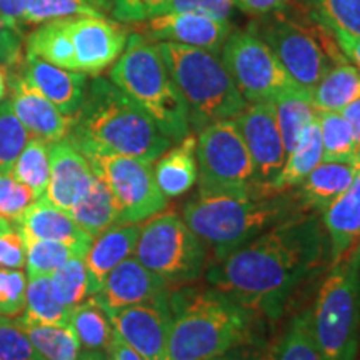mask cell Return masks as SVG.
Here are the masks:
<instances>
[{
	"label": "cell",
	"instance_id": "35",
	"mask_svg": "<svg viewBox=\"0 0 360 360\" xmlns=\"http://www.w3.org/2000/svg\"><path fill=\"white\" fill-rule=\"evenodd\" d=\"M19 182L32 191L35 199H42L51 177V164H49V143L34 137L29 139L24 150L17 157L11 167Z\"/></svg>",
	"mask_w": 360,
	"mask_h": 360
},
{
	"label": "cell",
	"instance_id": "44",
	"mask_svg": "<svg viewBox=\"0 0 360 360\" xmlns=\"http://www.w3.org/2000/svg\"><path fill=\"white\" fill-rule=\"evenodd\" d=\"M27 278L20 269L0 267V317H17L24 312Z\"/></svg>",
	"mask_w": 360,
	"mask_h": 360
},
{
	"label": "cell",
	"instance_id": "6",
	"mask_svg": "<svg viewBox=\"0 0 360 360\" xmlns=\"http://www.w3.org/2000/svg\"><path fill=\"white\" fill-rule=\"evenodd\" d=\"M169 74L188 109L191 127L231 120L247 107L231 74L215 53L175 42H157Z\"/></svg>",
	"mask_w": 360,
	"mask_h": 360
},
{
	"label": "cell",
	"instance_id": "36",
	"mask_svg": "<svg viewBox=\"0 0 360 360\" xmlns=\"http://www.w3.org/2000/svg\"><path fill=\"white\" fill-rule=\"evenodd\" d=\"M319 127L322 135L323 160L349 162L357 159V142L352 127L340 112L317 110Z\"/></svg>",
	"mask_w": 360,
	"mask_h": 360
},
{
	"label": "cell",
	"instance_id": "57",
	"mask_svg": "<svg viewBox=\"0 0 360 360\" xmlns=\"http://www.w3.org/2000/svg\"><path fill=\"white\" fill-rule=\"evenodd\" d=\"M90 4H92L94 7H97L98 11L101 12H109L110 8H112V2H114V0H89Z\"/></svg>",
	"mask_w": 360,
	"mask_h": 360
},
{
	"label": "cell",
	"instance_id": "14",
	"mask_svg": "<svg viewBox=\"0 0 360 360\" xmlns=\"http://www.w3.org/2000/svg\"><path fill=\"white\" fill-rule=\"evenodd\" d=\"M64 25L75 53L77 72L97 75L110 67L127 42V29L105 17H67Z\"/></svg>",
	"mask_w": 360,
	"mask_h": 360
},
{
	"label": "cell",
	"instance_id": "45",
	"mask_svg": "<svg viewBox=\"0 0 360 360\" xmlns=\"http://www.w3.org/2000/svg\"><path fill=\"white\" fill-rule=\"evenodd\" d=\"M172 0H114L112 17L124 24L147 22L162 13H167Z\"/></svg>",
	"mask_w": 360,
	"mask_h": 360
},
{
	"label": "cell",
	"instance_id": "7",
	"mask_svg": "<svg viewBox=\"0 0 360 360\" xmlns=\"http://www.w3.org/2000/svg\"><path fill=\"white\" fill-rule=\"evenodd\" d=\"M170 323L164 360H212L244 339L242 307L222 294L180 299Z\"/></svg>",
	"mask_w": 360,
	"mask_h": 360
},
{
	"label": "cell",
	"instance_id": "32",
	"mask_svg": "<svg viewBox=\"0 0 360 360\" xmlns=\"http://www.w3.org/2000/svg\"><path fill=\"white\" fill-rule=\"evenodd\" d=\"M25 52L34 53L42 60L67 70H75V53L67 34L64 19L40 24L25 39Z\"/></svg>",
	"mask_w": 360,
	"mask_h": 360
},
{
	"label": "cell",
	"instance_id": "33",
	"mask_svg": "<svg viewBox=\"0 0 360 360\" xmlns=\"http://www.w3.org/2000/svg\"><path fill=\"white\" fill-rule=\"evenodd\" d=\"M290 6L327 27L360 37V0H290Z\"/></svg>",
	"mask_w": 360,
	"mask_h": 360
},
{
	"label": "cell",
	"instance_id": "29",
	"mask_svg": "<svg viewBox=\"0 0 360 360\" xmlns=\"http://www.w3.org/2000/svg\"><path fill=\"white\" fill-rule=\"evenodd\" d=\"M272 103L283 146L289 155L302 137L305 127L317 117V109L314 107L309 90L302 87L283 94Z\"/></svg>",
	"mask_w": 360,
	"mask_h": 360
},
{
	"label": "cell",
	"instance_id": "20",
	"mask_svg": "<svg viewBox=\"0 0 360 360\" xmlns=\"http://www.w3.org/2000/svg\"><path fill=\"white\" fill-rule=\"evenodd\" d=\"M20 72L65 117L72 119L80 110L89 87L87 74L49 64L29 52H25Z\"/></svg>",
	"mask_w": 360,
	"mask_h": 360
},
{
	"label": "cell",
	"instance_id": "59",
	"mask_svg": "<svg viewBox=\"0 0 360 360\" xmlns=\"http://www.w3.org/2000/svg\"><path fill=\"white\" fill-rule=\"evenodd\" d=\"M107 360H112V359H107Z\"/></svg>",
	"mask_w": 360,
	"mask_h": 360
},
{
	"label": "cell",
	"instance_id": "5",
	"mask_svg": "<svg viewBox=\"0 0 360 360\" xmlns=\"http://www.w3.org/2000/svg\"><path fill=\"white\" fill-rule=\"evenodd\" d=\"M247 30L264 40L290 77L309 92L332 67L349 62L334 32L290 4L282 11L255 17Z\"/></svg>",
	"mask_w": 360,
	"mask_h": 360
},
{
	"label": "cell",
	"instance_id": "54",
	"mask_svg": "<svg viewBox=\"0 0 360 360\" xmlns=\"http://www.w3.org/2000/svg\"><path fill=\"white\" fill-rule=\"evenodd\" d=\"M350 260H352L355 278H357V290H359V299H360V244L355 247L354 254L350 255Z\"/></svg>",
	"mask_w": 360,
	"mask_h": 360
},
{
	"label": "cell",
	"instance_id": "15",
	"mask_svg": "<svg viewBox=\"0 0 360 360\" xmlns=\"http://www.w3.org/2000/svg\"><path fill=\"white\" fill-rule=\"evenodd\" d=\"M167 295L152 302L130 305L119 310H109L114 330L125 344L146 360H164L172 309L167 304Z\"/></svg>",
	"mask_w": 360,
	"mask_h": 360
},
{
	"label": "cell",
	"instance_id": "47",
	"mask_svg": "<svg viewBox=\"0 0 360 360\" xmlns=\"http://www.w3.org/2000/svg\"><path fill=\"white\" fill-rule=\"evenodd\" d=\"M25 242L19 229L7 224L0 229V267L22 269L25 265Z\"/></svg>",
	"mask_w": 360,
	"mask_h": 360
},
{
	"label": "cell",
	"instance_id": "49",
	"mask_svg": "<svg viewBox=\"0 0 360 360\" xmlns=\"http://www.w3.org/2000/svg\"><path fill=\"white\" fill-rule=\"evenodd\" d=\"M290 0H233V6L238 11L249 13L252 17H260L265 13L282 11L289 7Z\"/></svg>",
	"mask_w": 360,
	"mask_h": 360
},
{
	"label": "cell",
	"instance_id": "52",
	"mask_svg": "<svg viewBox=\"0 0 360 360\" xmlns=\"http://www.w3.org/2000/svg\"><path fill=\"white\" fill-rule=\"evenodd\" d=\"M109 354L112 360H146L141 354L135 352L129 344H125L115 330H114V339L110 342Z\"/></svg>",
	"mask_w": 360,
	"mask_h": 360
},
{
	"label": "cell",
	"instance_id": "4",
	"mask_svg": "<svg viewBox=\"0 0 360 360\" xmlns=\"http://www.w3.org/2000/svg\"><path fill=\"white\" fill-rule=\"evenodd\" d=\"M292 214L294 200L282 192L252 197L199 195L186 205L184 220L205 249L212 250L217 262Z\"/></svg>",
	"mask_w": 360,
	"mask_h": 360
},
{
	"label": "cell",
	"instance_id": "27",
	"mask_svg": "<svg viewBox=\"0 0 360 360\" xmlns=\"http://www.w3.org/2000/svg\"><path fill=\"white\" fill-rule=\"evenodd\" d=\"M323 160L322 135L317 117L305 127L302 137L297 142L294 150L287 155L281 175L276 180V191L283 192L287 188L300 186L305 177Z\"/></svg>",
	"mask_w": 360,
	"mask_h": 360
},
{
	"label": "cell",
	"instance_id": "26",
	"mask_svg": "<svg viewBox=\"0 0 360 360\" xmlns=\"http://www.w3.org/2000/svg\"><path fill=\"white\" fill-rule=\"evenodd\" d=\"M314 107L321 112H342L360 98V70L349 62L332 67L310 90Z\"/></svg>",
	"mask_w": 360,
	"mask_h": 360
},
{
	"label": "cell",
	"instance_id": "31",
	"mask_svg": "<svg viewBox=\"0 0 360 360\" xmlns=\"http://www.w3.org/2000/svg\"><path fill=\"white\" fill-rule=\"evenodd\" d=\"M70 215L92 237L101 236L103 231L117 224L114 197L101 174L96 172V180L89 193L70 210Z\"/></svg>",
	"mask_w": 360,
	"mask_h": 360
},
{
	"label": "cell",
	"instance_id": "43",
	"mask_svg": "<svg viewBox=\"0 0 360 360\" xmlns=\"http://www.w3.org/2000/svg\"><path fill=\"white\" fill-rule=\"evenodd\" d=\"M0 360H45L11 317H0Z\"/></svg>",
	"mask_w": 360,
	"mask_h": 360
},
{
	"label": "cell",
	"instance_id": "50",
	"mask_svg": "<svg viewBox=\"0 0 360 360\" xmlns=\"http://www.w3.org/2000/svg\"><path fill=\"white\" fill-rule=\"evenodd\" d=\"M334 37L345 58H347L349 62H352V65L357 67L360 70V37L347 32H342V30H334Z\"/></svg>",
	"mask_w": 360,
	"mask_h": 360
},
{
	"label": "cell",
	"instance_id": "1",
	"mask_svg": "<svg viewBox=\"0 0 360 360\" xmlns=\"http://www.w3.org/2000/svg\"><path fill=\"white\" fill-rule=\"evenodd\" d=\"M326 255L321 220L295 212L217 260L207 278L238 307L277 317L292 290L322 267Z\"/></svg>",
	"mask_w": 360,
	"mask_h": 360
},
{
	"label": "cell",
	"instance_id": "12",
	"mask_svg": "<svg viewBox=\"0 0 360 360\" xmlns=\"http://www.w3.org/2000/svg\"><path fill=\"white\" fill-rule=\"evenodd\" d=\"M90 165L105 179L117 210V224H139L155 217L167 205L157 186L150 162L124 155L89 157Z\"/></svg>",
	"mask_w": 360,
	"mask_h": 360
},
{
	"label": "cell",
	"instance_id": "40",
	"mask_svg": "<svg viewBox=\"0 0 360 360\" xmlns=\"http://www.w3.org/2000/svg\"><path fill=\"white\" fill-rule=\"evenodd\" d=\"M25 252L27 274L30 278L40 276L51 277L67 260L77 257L69 245L56 240H42V238L25 240Z\"/></svg>",
	"mask_w": 360,
	"mask_h": 360
},
{
	"label": "cell",
	"instance_id": "53",
	"mask_svg": "<svg viewBox=\"0 0 360 360\" xmlns=\"http://www.w3.org/2000/svg\"><path fill=\"white\" fill-rule=\"evenodd\" d=\"M340 114L347 119L350 127H352L355 142H357V147L360 148V98H357V101L352 103H349Z\"/></svg>",
	"mask_w": 360,
	"mask_h": 360
},
{
	"label": "cell",
	"instance_id": "39",
	"mask_svg": "<svg viewBox=\"0 0 360 360\" xmlns=\"http://www.w3.org/2000/svg\"><path fill=\"white\" fill-rule=\"evenodd\" d=\"M80 15L105 17V13L94 7L89 0H30L22 17V25H40Z\"/></svg>",
	"mask_w": 360,
	"mask_h": 360
},
{
	"label": "cell",
	"instance_id": "16",
	"mask_svg": "<svg viewBox=\"0 0 360 360\" xmlns=\"http://www.w3.org/2000/svg\"><path fill=\"white\" fill-rule=\"evenodd\" d=\"M49 164L51 177L44 199L70 212L89 193L96 180V170L87 157L67 139L49 143Z\"/></svg>",
	"mask_w": 360,
	"mask_h": 360
},
{
	"label": "cell",
	"instance_id": "22",
	"mask_svg": "<svg viewBox=\"0 0 360 360\" xmlns=\"http://www.w3.org/2000/svg\"><path fill=\"white\" fill-rule=\"evenodd\" d=\"M139 233L141 227L137 224H115L101 236L94 237L92 245L84 257L89 274L90 297L97 295L112 270L134 254Z\"/></svg>",
	"mask_w": 360,
	"mask_h": 360
},
{
	"label": "cell",
	"instance_id": "42",
	"mask_svg": "<svg viewBox=\"0 0 360 360\" xmlns=\"http://www.w3.org/2000/svg\"><path fill=\"white\" fill-rule=\"evenodd\" d=\"M34 200L32 191L13 177L11 169L0 170V219L19 222Z\"/></svg>",
	"mask_w": 360,
	"mask_h": 360
},
{
	"label": "cell",
	"instance_id": "30",
	"mask_svg": "<svg viewBox=\"0 0 360 360\" xmlns=\"http://www.w3.org/2000/svg\"><path fill=\"white\" fill-rule=\"evenodd\" d=\"M70 326L85 350L109 352L110 342L114 339V326L107 310L98 304L96 297H89L72 309Z\"/></svg>",
	"mask_w": 360,
	"mask_h": 360
},
{
	"label": "cell",
	"instance_id": "55",
	"mask_svg": "<svg viewBox=\"0 0 360 360\" xmlns=\"http://www.w3.org/2000/svg\"><path fill=\"white\" fill-rule=\"evenodd\" d=\"M75 360H107L105 352H97V350H84L79 352Z\"/></svg>",
	"mask_w": 360,
	"mask_h": 360
},
{
	"label": "cell",
	"instance_id": "46",
	"mask_svg": "<svg viewBox=\"0 0 360 360\" xmlns=\"http://www.w3.org/2000/svg\"><path fill=\"white\" fill-rule=\"evenodd\" d=\"M25 58L22 27L12 25L0 15V65L6 74L20 69Z\"/></svg>",
	"mask_w": 360,
	"mask_h": 360
},
{
	"label": "cell",
	"instance_id": "38",
	"mask_svg": "<svg viewBox=\"0 0 360 360\" xmlns=\"http://www.w3.org/2000/svg\"><path fill=\"white\" fill-rule=\"evenodd\" d=\"M53 294L62 304L74 309L90 297L89 274L84 257H72L51 276Z\"/></svg>",
	"mask_w": 360,
	"mask_h": 360
},
{
	"label": "cell",
	"instance_id": "41",
	"mask_svg": "<svg viewBox=\"0 0 360 360\" xmlns=\"http://www.w3.org/2000/svg\"><path fill=\"white\" fill-rule=\"evenodd\" d=\"M29 130L12 110L11 102L0 103V170L12 167L29 142Z\"/></svg>",
	"mask_w": 360,
	"mask_h": 360
},
{
	"label": "cell",
	"instance_id": "48",
	"mask_svg": "<svg viewBox=\"0 0 360 360\" xmlns=\"http://www.w3.org/2000/svg\"><path fill=\"white\" fill-rule=\"evenodd\" d=\"M233 8V0H172L169 12H191L229 22Z\"/></svg>",
	"mask_w": 360,
	"mask_h": 360
},
{
	"label": "cell",
	"instance_id": "3",
	"mask_svg": "<svg viewBox=\"0 0 360 360\" xmlns=\"http://www.w3.org/2000/svg\"><path fill=\"white\" fill-rule=\"evenodd\" d=\"M110 82L132 98L170 142L191 134L187 103L170 77L159 45L143 34L129 35L110 70Z\"/></svg>",
	"mask_w": 360,
	"mask_h": 360
},
{
	"label": "cell",
	"instance_id": "18",
	"mask_svg": "<svg viewBox=\"0 0 360 360\" xmlns=\"http://www.w3.org/2000/svg\"><path fill=\"white\" fill-rule=\"evenodd\" d=\"M231 27L227 20H215L199 13L167 12L147 20L141 34L157 42H175L217 53L232 32Z\"/></svg>",
	"mask_w": 360,
	"mask_h": 360
},
{
	"label": "cell",
	"instance_id": "56",
	"mask_svg": "<svg viewBox=\"0 0 360 360\" xmlns=\"http://www.w3.org/2000/svg\"><path fill=\"white\" fill-rule=\"evenodd\" d=\"M6 94H7V74L6 70H4V67L0 65V103H2L4 98H6Z\"/></svg>",
	"mask_w": 360,
	"mask_h": 360
},
{
	"label": "cell",
	"instance_id": "11",
	"mask_svg": "<svg viewBox=\"0 0 360 360\" xmlns=\"http://www.w3.org/2000/svg\"><path fill=\"white\" fill-rule=\"evenodd\" d=\"M220 53V60L249 103L274 102L300 87L269 45L249 30L229 34Z\"/></svg>",
	"mask_w": 360,
	"mask_h": 360
},
{
	"label": "cell",
	"instance_id": "2",
	"mask_svg": "<svg viewBox=\"0 0 360 360\" xmlns=\"http://www.w3.org/2000/svg\"><path fill=\"white\" fill-rule=\"evenodd\" d=\"M65 139L87 159L124 155L150 164L172 143L132 98L103 77L89 84Z\"/></svg>",
	"mask_w": 360,
	"mask_h": 360
},
{
	"label": "cell",
	"instance_id": "28",
	"mask_svg": "<svg viewBox=\"0 0 360 360\" xmlns=\"http://www.w3.org/2000/svg\"><path fill=\"white\" fill-rule=\"evenodd\" d=\"M72 309L67 307L53 294L51 277L40 276L30 278L27 285L25 307L17 322L39 323V326H70Z\"/></svg>",
	"mask_w": 360,
	"mask_h": 360
},
{
	"label": "cell",
	"instance_id": "13",
	"mask_svg": "<svg viewBox=\"0 0 360 360\" xmlns=\"http://www.w3.org/2000/svg\"><path fill=\"white\" fill-rule=\"evenodd\" d=\"M233 120L249 148L257 193H278L276 191V180L285 165L287 150L277 125L274 103H250Z\"/></svg>",
	"mask_w": 360,
	"mask_h": 360
},
{
	"label": "cell",
	"instance_id": "9",
	"mask_svg": "<svg viewBox=\"0 0 360 360\" xmlns=\"http://www.w3.org/2000/svg\"><path fill=\"white\" fill-rule=\"evenodd\" d=\"M199 195H259L254 165L236 120H220L199 132L195 146Z\"/></svg>",
	"mask_w": 360,
	"mask_h": 360
},
{
	"label": "cell",
	"instance_id": "24",
	"mask_svg": "<svg viewBox=\"0 0 360 360\" xmlns=\"http://www.w3.org/2000/svg\"><path fill=\"white\" fill-rule=\"evenodd\" d=\"M355 172V160H322L300 184V197L310 209L323 212L350 187Z\"/></svg>",
	"mask_w": 360,
	"mask_h": 360
},
{
	"label": "cell",
	"instance_id": "51",
	"mask_svg": "<svg viewBox=\"0 0 360 360\" xmlns=\"http://www.w3.org/2000/svg\"><path fill=\"white\" fill-rule=\"evenodd\" d=\"M30 0H0V15L12 25L22 27V17Z\"/></svg>",
	"mask_w": 360,
	"mask_h": 360
},
{
	"label": "cell",
	"instance_id": "10",
	"mask_svg": "<svg viewBox=\"0 0 360 360\" xmlns=\"http://www.w3.org/2000/svg\"><path fill=\"white\" fill-rule=\"evenodd\" d=\"M134 257L167 282H191L204 270L207 249L186 220L164 214L142 225Z\"/></svg>",
	"mask_w": 360,
	"mask_h": 360
},
{
	"label": "cell",
	"instance_id": "17",
	"mask_svg": "<svg viewBox=\"0 0 360 360\" xmlns=\"http://www.w3.org/2000/svg\"><path fill=\"white\" fill-rule=\"evenodd\" d=\"M11 105L24 127L40 141L53 143L69 135L70 117H65L24 77L20 69L7 74Z\"/></svg>",
	"mask_w": 360,
	"mask_h": 360
},
{
	"label": "cell",
	"instance_id": "25",
	"mask_svg": "<svg viewBox=\"0 0 360 360\" xmlns=\"http://www.w3.org/2000/svg\"><path fill=\"white\" fill-rule=\"evenodd\" d=\"M197 141L192 134L184 137L172 148L162 154L155 165L154 175L157 186L167 199L188 192L199 177L195 157Z\"/></svg>",
	"mask_w": 360,
	"mask_h": 360
},
{
	"label": "cell",
	"instance_id": "58",
	"mask_svg": "<svg viewBox=\"0 0 360 360\" xmlns=\"http://www.w3.org/2000/svg\"><path fill=\"white\" fill-rule=\"evenodd\" d=\"M7 224H11V222H7V220H4V219H0V229L2 227H6Z\"/></svg>",
	"mask_w": 360,
	"mask_h": 360
},
{
	"label": "cell",
	"instance_id": "23",
	"mask_svg": "<svg viewBox=\"0 0 360 360\" xmlns=\"http://www.w3.org/2000/svg\"><path fill=\"white\" fill-rule=\"evenodd\" d=\"M355 162L357 172L350 187L322 212L334 265L344 260L360 238V148Z\"/></svg>",
	"mask_w": 360,
	"mask_h": 360
},
{
	"label": "cell",
	"instance_id": "19",
	"mask_svg": "<svg viewBox=\"0 0 360 360\" xmlns=\"http://www.w3.org/2000/svg\"><path fill=\"white\" fill-rule=\"evenodd\" d=\"M167 283L164 277L143 267L137 259L129 257L112 270L101 292L94 297L109 312L162 299L167 294Z\"/></svg>",
	"mask_w": 360,
	"mask_h": 360
},
{
	"label": "cell",
	"instance_id": "21",
	"mask_svg": "<svg viewBox=\"0 0 360 360\" xmlns=\"http://www.w3.org/2000/svg\"><path fill=\"white\" fill-rule=\"evenodd\" d=\"M17 224L24 242L34 238L60 242L69 245L77 257H85L94 242V237L72 219L70 212L52 205L44 197L34 200Z\"/></svg>",
	"mask_w": 360,
	"mask_h": 360
},
{
	"label": "cell",
	"instance_id": "8",
	"mask_svg": "<svg viewBox=\"0 0 360 360\" xmlns=\"http://www.w3.org/2000/svg\"><path fill=\"white\" fill-rule=\"evenodd\" d=\"M310 328L323 360H355L360 345V299L352 260L334 265L321 287Z\"/></svg>",
	"mask_w": 360,
	"mask_h": 360
},
{
	"label": "cell",
	"instance_id": "37",
	"mask_svg": "<svg viewBox=\"0 0 360 360\" xmlns=\"http://www.w3.org/2000/svg\"><path fill=\"white\" fill-rule=\"evenodd\" d=\"M264 360H323L310 328V312L294 319L285 335L269 350Z\"/></svg>",
	"mask_w": 360,
	"mask_h": 360
},
{
	"label": "cell",
	"instance_id": "34",
	"mask_svg": "<svg viewBox=\"0 0 360 360\" xmlns=\"http://www.w3.org/2000/svg\"><path fill=\"white\" fill-rule=\"evenodd\" d=\"M35 349L45 360H75L80 352V342L72 326H39V323L17 322Z\"/></svg>",
	"mask_w": 360,
	"mask_h": 360
}]
</instances>
